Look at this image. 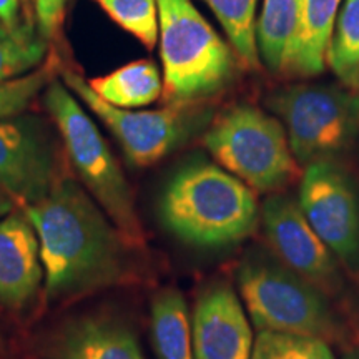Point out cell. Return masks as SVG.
Listing matches in <instances>:
<instances>
[{
    "mask_svg": "<svg viewBox=\"0 0 359 359\" xmlns=\"http://www.w3.org/2000/svg\"><path fill=\"white\" fill-rule=\"evenodd\" d=\"M24 213L39 236L45 293L50 302L125 280L128 243L75 182L62 177L45 198L24 206Z\"/></svg>",
    "mask_w": 359,
    "mask_h": 359,
    "instance_id": "cell-1",
    "label": "cell"
},
{
    "mask_svg": "<svg viewBox=\"0 0 359 359\" xmlns=\"http://www.w3.org/2000/svg\"><path fill=\"white\" fill-rule=\"evenodd\" d=\"M165 228L195 248H226L259 223L255 191L219 165L193 161L175 173L160 200Z\"/></svg>",
    "mask_w": 359,
    "mask_h": 359,
    "instance_id": "cell-2",
    "label": "cell"
},
{
    "mask_svg": "<svg viewBox=\"0 0 359 359\" xmlns=\"http://www.w3.org/2000/svg\"><path fill=\"white\" fill-rule=\"evenodd\" d=\"M238 288L258 331H276L339 343L346 327L330 296L269 255H248L238 266Z\"/></svg>",
    "mask_w": 359,
    "mask_h": 359,
    "instance_id": "cell-3",
    "label": "cell"
},
{
    "mask_svg": "<svg viewBox=\"0 0 359 359\" xmlns=\"http://www.w3.org/2000/svg\"><path fill=\"white\" fill-rule=\"evenodd\" d=\"M163 95L172 105L210 97L230 82L235 58L191 0H156Z\"/></svg>",
    "mask_w": 359,
    "mask_h": 359,
    "instance_id": "cell-4",
    "label": "cell"
},
{
    "mask_svg": "<svg viewBox=\"0 0 359 359\" xmlns=\"http://www.w3.org/2000/svg\"><path fill=\"white\" fill-rule=\"evenodd\" d=\"M45 107L83 185L128 246H142L145 235L135 212L128 183L97 125L85 114L74 93L58 80L52 79L47 85Z\"/></svg>",
    "mask_w": 359,
    "mask_h": 359,
    "instance_id": "cell-5",
    "label": "cell"
},
{
    "mask_svg": "<svg viewBox=\"0 0 359 359\" xmlns=\"http://www.w3.org/2000/svg\"><path fill=\"white\" fill-rule=\"evenodd\" d=\"M205 145L219 167L253 191L275 193L298 173L283 125L255 107L223 114L206 132Z\"/></svg>",
    "mask_w": 359,
    "mask_h": 359,
    "instance_id": "cell-6",
    "label": "cell"
},
{
    "mask_svg": "<svg viewBox=\"0 0 359 359\" xmlns=\"http://www.w3.org/2000/svg\"><path fill=\"white\" fill-rule=\"evenodd\" d=\"M273 109L286 125L298 165L333 161L359 133V97L330 85H298L276 93Z\"/></svg>",
    "mask_w": 359,
    "mask_h": 359,
    "instance_id": "cell-7",
    "label": "cell"
},
{
    "mask_svg": "<svg viewBox=\"0 0 359 359\" xmlns=\"http://www.w3.org/2000/svg\"><path fill=\"white\" fill-rule=\"evenodd\" d=\"M65 87L102 120L118 140L125 156L135 167H150L183 145L205 123L201 111L183 105L135 111L110 105L90 88L79 72L62 69Z\"/></svg>",
    "mask_w": 359,
    "mask_h": 359,
    "instance_id": "cell-8",
    "label": "cell"
},
{
    "mask_svg": "<svg viewBox=\"0 0 359 359\" xmlns=\"http://www.w3.org/2000/svg\"><path fill=\"white\" fill-rule=\"evenodd\" d=\"M298 205L336 259L359 273V203L348 175L333 161L308 165Z\"/></svg>",
    "mask_w": 359,
    "mask_h": 359,
    "instance_id": "cell-9",
    "label": "cell"
},
{
    "mask_svg": "<svg viewBox=\"0 0 359 359\" xmlns=\"http://www.w3.org/2000/svg\"><path fill=\"white\" fill-rule=\"evenodd\" d=\"M268 243L276 258L326 296L338 294L343 276L338 259L304 218L299 205L285 195H271L259 210Z\"/></svg>",
    "mask_w": 359,
    "mask_h": 359,
    "instance_id": "cell-10",
    "label": "cell"
},
{
    "mask_svg": "<svg viewBox=\"0 0 359 359\" xmlns=\"http://www.w3.org/2000/svg\"><path fill=\"white\" fill-rule=\"evenodd\" d=\"M60 178L42 125L19 115L0 120V188L15 203H37Z\"/></svg>",
    "mask_w": 359,
    "mask_h": 359,
    "instance_id": "cell-11",
    "label": "cell"
},
{
    "mask_svg": "<svg viewBox=\"0 0 359 359\" xmlns=\"http://www.w3.org/2000/svg\"><path fill=\"white\" fill-rule=\"evenodd\" d=\"M190 326L195 359H251L255 339L248 313L228 283L201 291Z\"/></svg>",
    "mask_w": 359,
    "mask_h": 359,
    "instance_id": "cell-12",
    "label": "cell"
},
{
    "mask_svg": "<svg viewBox=\"0 0 359 359\" xmlns=\"http://www.w3.org/2000/svg\"><path fill=\"white\" fill-rule=\"evenodd\" d=\"M43 280L39 236L27 215L12 212L0 218V304L25 308Z\"/></svg>",
    "mask_w": 359,
    "mask_h": 359,
    "instance_id": "cell-13",
    "label": "cell"
},
{
    "mask_svg": "<svg viewBox=\"0 0 359 359\" xmlns=\"http://www.w3.org/2000/svg\"><path fill=\"white\" fill-rule=\"evenodd\" d=\"M50 359H145L137 336L110 316L70 321L52 339Z\"/></svg>",
    "mask_w": 359,
    "mask_h": 359,
    "instance_id": "cell-14",
    "label": "cell"
},
{
    "mask_svg": "<svg viewBox=\"0 0 359 359\" xmlns=\"http://www.w3.org/2000/svg\"><path fill=\"white\" fill-rule=\"evenodd\" d=\"M341 6L343 0H299V30L288 70L298 75L323 72Z\"/></svg>",
    "mask_w": 359,
    "mask_h": 359,
    "instance_id": "cell-15",
    "label": "cell"
},
{
    "mask_svg": "<svg viewBox=\"0 0 359 359\" xmlns=\"http://www.w3.org/2000/svg\"><path fill=\"white\" fill-rule=\"evenodd\" d=\"M88 85L102 100L128 110L150 105L163 93V77L150 60L130 62L110 74L92 79Z\"/></svg>",
    "mask_w": 359,
    "mask_h": 359,
    "instance_id": "cell-16",
    "label": "cell"
},
{
    "mask_svg": "<svg viewBox=\"0 0 359 359\" xmlns=\"http://www.w3.org/2000/svg\"><path fill=\"white\" fill-rule=\"evenodd\" d=\"M151 343L156 359H195L190 313L177 288H165L151 302Z\"/></svg>",
    "mask_w": 359,
    "mask_h": 359,
    "instance_id": "cell-17",
    "label": "cell"
},
{
    "mask_svg": "<svg viewBox=\"0 0 359 359\" xmlns=\"http://www.w3.org/2000/svg\"><path fill=\"white\" fill-rule=\"evenodd\" d=\"M298 30L299 0H263L257 20V45L269 70L288 69Z\"/></svg>",
    "mask_w": 359,
    "mask_h": 359,
    "instance_id": "cell-18",
    "label": "cell"
},
{
    "mask_svg": "<svg viewBox=\"0 0 359 359\" xmlns=\"http://www.w3.org/2000/svg\"><path fill=\"white\" fill-rule=\"evenodd\" d=\"M326 64L346 87L359 92V0H344L341 6Z\"/></svg>",
    "mask_w": 359,
    "mask_h": 359,
    "instance_id": "cell-19",
    "label": "cell"
},
{
    "mask_svg": "<svg viewBox=\"0 0 359 359\" xmlns=\"http://www.w3.org/2000/svg\"><path fill=\"white\" fill-rule=\"evenodd\" d=\"M212 8L228 39L251 67H258L259 53L257 45V6L258 0H205Z\"/></svg>",
    "mask_w": 359,
    "mask_h": 359,
    "instance_id": "cell-20",
    "label": "cell"
},
{
    "mask_svg": "<svg viewBox=\"0 0 359 359\" xmlns=\"http://www.w3.org/2000/svg\"><path fill=\"white\" fill-rule=\"evenodd\" d=\"M45 53L47 43L29 25L8 27L0 22V83L34 72Z\"/></svg>",
    "mask_w": 359,
    "mask_h": 359,
    "instance_id": "cell-21",
    "label": "cell"
},
{
    "mask_svg": "<svg viewBox=\"0 0 359 359\" xmlns=\"http://www.w3.org/2000/svg\"><path fill=\"white\" fill-rule=\"evenodd\" d=\"M115 24L140 40L147 48L158 42V4L156 0H93Z\"/></svg>",
    "mask_w": 359,
    "mask_h": 359,
    "instance_id": "cell-22",
    "label": "cell"
},
{
    "mask_svg": "<svg viewBox=\"0 0 359 359\" xmlns=\"http://www.w3.org/2000/svg\"><path fill=\"white\" fill-rule=\"evenodd\" d=\"M251 359H334L330 343L313 336L259 331Z\"/></svg>",
    "mask_w": 359,
    "mask_h": 359,
    "instance_id": "cell-23",
    "label": "cell"
},
{
    "mask_svg": "<svg viewBox=\"0 0 359 359\" xmlns=\"http://www.w3.org/2000/svg\"><path fill=\"white\" fill-rule=\"evenodd\" d=\"M52 80V69H35L19 79L0 83V120L20 115Z\"/></svg>",
    "mask_w": 359,
    "mask_h": 359,
    "instance_id": "cell-24",
    "label": "cell"
},
{
    "mask_svg": "<svg viewBox=\"0 0 359 359\" xmlns=\"http://www.w3.org/2000/svg\"><path fill=\"white\" fill-rule=\"evenodd\" d=\"M67 0H37L35 17H37L39 34L43 40L55 39L65 19Z\"/></svg>",
    "mask_w": 359,
    "mask_h": 359,
    "instance_id": "cell-25",
    "label": "cell"
},
{
    "mask_svg": "<svg viewBox=\"0 0 359 359\" xmlns=\"http://www.w3.org/2000/svg\"><path fill=\"white\" fill-rule=\"evenodd\" d=\"M19 0H0V22L8 27L17 25Z\"/></svg>",
    "mask_w": 359,
    "mask_h": 359,
    "instance_id": "cell-26",
    "label": "cell"
},
{
    "mask_svg": "<svg viewBox=\"0 0 359 359\" xmlns=\"http://www.w3.org/2000/svg\"><path fill=\"white\" fill-rule=\"evenodd\" d=\"M13 208H15V201H13L7 193L0 188V218H4L8 213H12Z\"/></svg>",
    "mask_w": 359,
    "mask_h": 359,
    "instance_id": "cell-27",
    "label": "cell"
},
{
    "mask_svg": "<svg viewBox=\"0 0 359 359\" xmlns=\"http://www.w3.org/2000/svg\"><path fill=\"white\" fill-rule=\"evenodd\" d=\"M343 359H359V348H353L344 354Z\"/></svg>",
    "mask_w": 359,
    "mask_h": 359,
    "instance_id": "cell-28",
    "label": "cell"
}]
</instances>
